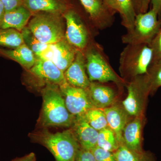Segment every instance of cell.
<instances>
[{
  "instance_id": "cell-6",
  "label": "cell",
  "mask_w": 161,
  "mask_h": 161,
  "mask_svg": "<svg viewBox=\"0 0 161 161\" xmlns=\"http://www.w3.org/2000/svg\"><path fill=\"white\" fill-rule=\"evenodd\" d=\"M158 15L152 9L136 14L133 27L122 36V42L126 44L150 45L161 28V19H158Z\"/></svg>"
},
{
  "instance_id": "cell-7",
  "label": "cell",
  "mask_w": 161,
  "mask_h": 161,
  "mask_svg": "<svg viewBox=\"0 0 161 161\" xmlns=\"http://www.w3.org/2000/svg\"><path fill=\"white\" fill-rule=\"evenodd\" d=\"M66 21L65 39L78 50L84 52L93 43V38L97 36L98 30H92L89 26L77 12L73 9L66 10L63 14Z\"/></svg>"
},
{
  "instance_id": "cell-3",
  "label": "cell",
  "mask_w": 161,
  "mask_h": 161,
  "mask_svg": "<svg viewBox=\"0 0 161 161\" xmlns=\"http://www.w3.org/2000/svg\"><path fill=\"white\" fill-rule=\"evenodd\" d=\"M121 53L119 70L126 83L137 76L146 75L152 63L153 50L148 44H126Z\"/></svg>"
},
{
  "instance_id": "cell-11",
  "label": "cell",
  "mask_w": 161,
  "mask_h": 161,
  "mask_svg": "<svg viewBox=\"0 0 161 161\" xmlns=\"http://www.w3.org/2000/svg\"><path fill=\"white\" fill-rule=\"evenodd\" d=\"M86 71L84 54L78 50L75 60L64 72V77L68 83L72 86L87 90L91 81Z\"/></svg>"
},
{
  "instance_id": "cell-13",
  "label": "cell",
  "mask_w": 161,
  "mask_h": 161,
  "mask_svg": "<svg viewBox=\"0 0 161 161\" xmlns=\"http://www.w3.org/2000/svg\"><path fill=\"white\" fill-rule=\"evenodd\" d=\"M72 131L80 148L91 150L97 146L98 132L89 124L83 115L75 117Z\"/></svg>"
},
{
  "instance_id": "cell-24",
  "label": "cell",
  "mask_w": 161,
  "mask_h": 161,
  "mask_svg": "<svg viewBox=\"0 0 161 161\" xmlns=\"http://www.w3.org/2000/svg\"><path fill=\"white\" fill-rule=\"evenodd\" d=\"M119 146L115 133L109 128L107 127L98 132L97 147L114 152Z\"/></svg>"
},
{
  "instance_id": "cell-8",
  "label": "cell",
  "mask_w": 161,
  "mask_h": 161,
  "mask_svg": "<svg viewBox=\"0 0 161 161\" xmlns=\"http://www.w3.org/2000/svg\"><path fill=\"white\" fill-rule=\"evenodd\" d=\"M128 95L122 106L130 116L144 115L150 86L147 74L137 76L127 82Z\"/></svg>"
},
{
  "instance_id": "cell-36",
  "label": "cell",
  "mask_w": 161,
  "mask_h": 161,
  "mask_svg": "<svg viewBox=\"0 0 161 161\" xmlns=\"http://www.w3.org/2000/svg\"><path fill=\"white\" fill-rule=\"evenodd\" d=\"M103 1L106 4L107 6H108L110 8H111L112 10L115 11V6L113 0H103Z\"/></svg>"
},
{
  "instance_id": "cell-16",
  "label": "cell",
  "mask_w": 161,
  "mask_h": 161,
  "mask_svg": "<svg viewBox=\"0 0 161 161\" xmlns=\"http://www.w3.org/2000/svg\"><path fill=\"white\" fill-rule=\"evenodd\" d=\"M144 122V115L136 116L129 121L123 132L124 144L128 148L137 152L144 151L142 136Z\"/></svg>"
},
{
  "instance_id": "cell-34",
  "label": "cell",
  "mask_w": 161,
  "mask_h": 161,
  "mask_svg": "<svg viewBox=\"0 0 161 161\" xmlns=\"http://www.w3.org/2000/svg\"><path fill=\"white\" fill-rule=\"evenodd\" d=\"M136 14L142 13L144 0H132Z\"/></svg>"
},
{
  "instance_id": "cell-1",
  "label": "cell",
  "mask_w": 161,
  "mask_h": 161,
  "mask_svg": "<svg viewBox=\"0 0 161 161\" xmlns=\"http://www.w3.org/2000/svg\"><path fill=\"white\" fill-rule=\"evenodd\" d=\"M43 103L39 119L41 127L71 126L75 117L67 109L63 95L56 85L48 84L42 92Z\"/></svg>"
},
{
  "instance_id": "cell-28",
  "label": "cell",
  "mask_w": 161,
  "mask_h": 161,
  "mask_svg": "<svg viewBox=\"0 0 161 161\" xmlns=\"http://www.w3.org/2000/svg\"><path fill=\"white\" fill-rule=\"evenodd\" d=\"M149 45L153 50L152 63L161 62V28Z\"/></svg>"
},
{
  "instance_id": "cell-35",
  "label": "cell",
  "mask_w": 161,
  "mask_h": 161,
  "mask_svg": "<svg viewBox=\"0 0 161 161\" xmlns=\"http://www.w3.org/2000/svg\"><path fill=\"white\" fill-rule=\"evenodd\" d=\"M5 12H5L4 5H3V3L0 0V24L2 23Z\"/></svg>"
},
{
  "instance_id": "cell-25",
  "label": "cell",
  "mask_w": 161,
  "mask_h": 161,
  "mask_svg": "<svg viewBox=\"0 0 161 161\" xmlns=\"http://www.w3.org/2000/svg\"><path fill=\"white\" fill-rule=\"evenodd\" d=\"M23 43L21 32L12 28L0 30V46L15 48Z\"/></svg>"
},
{
  "instance_id": "cell-12",
  "label": "cell",
  "mask_w": 161,
  "mask_h": 161,
  "mask_svg": "<svg viewBox=\"0 0 161 161\" xmlns=\"http://www.w3.org/2000/svg\"><path fill=\"white\" fill-rule=\"evenodd\" d=\"M30 71L38 78L59 86L67 82L64 73L51 60L36 58L34 65Z\"/></svg>"
},
{
  "instance_id": "cell-9",
  "label": "cell",
  "mask_w": 161,
  "mask_h": 161,
  "mask_svg": "<svg viewBox=\"0 0 161 161\" xmlns=\"http://www.w3.org/2000/svg\"><path fill=\"white\" fill-rule=\"evenodd\" d=\"M67 109L75 117L81 116L94 108L87 90L72 86L68 82L59 86Z\"/></svg>"
},
{
  "instance_id": "cell-4",
  "label": "cell",
  "mask_w": 161,
  "mask_h": 161,
  "mask_svg": "<svg viewBox=\"0 0 161 161\" xmlns=\"http://www.w3.org/2000/svg\"><path fill=\"white\" fill-rule=\"evenodd\" d=\"M83 52L87 73L91 82H112L119 86L126 84L112 69L100 44L93 42Z\"/></svg>"
},
{
  "instance_id": "cell-2",
  "label": "cell",
  "mask_w": 161,
  "mask_h": 161,
  "mask_svg": "<svg viewBox=\"0 0 161 161\" xmlns=\"http://www.w3.org/2000/svg\"><path fill=\"white\" fill-rule=\"evenodd\" d=\"M34 142L42 145L54 157L55 161H75L80 147L71 130L53 133L46 129L30 133Z\"/></svg>"
},
{
  "instance_id": "cell-17",
  "label": "cell",
  "mask_w": 161,
  "mask_h": 161,
  "mask_svg": "<svg viewBox=\"0 0 161 161\" xmlns=\"http://www.w3.org/2000/svg\"><path fill=\"white\" fill-rule=\"evenodd\" d=\"M77 51L66 39H64L53 44L52 61L64 73L75 60Z\"/></svg>"
},
{
  "instance_id": "cell-32",
  "label": "cell",
  "mask_w": 161,
  "mask_h": 161,
  "mask_svg": "<svg viewBox=\"0 0 161 161\" xmlns=\"http://www.w3.org/2000/svg\"><path fill=\"white\" fill-rule=\"evenodd\" d=\"M152 9L157 13L158 15L161 14V0H150Z\"/></svg>"
},
{
  "instance_id": "cell-29",
  "label": "cell",
  "mask_w": 161,
  "mask_h": 161,
  "mask_svg": "<svg viewBox=\"0 0 161 161\" xmlns=\"http://www.w3.org/2000/svg\"><path fill=\"white\" fill-rule=\"evenodd\" d=\"M96 161H116L114 153L96 146L91 150Z\"/></svg>"
},
{
  "instance_id": "cell-10",
  "label": "cell",
  "mask_w": 161,
  "mask_h": 161,
  "mask_svg": "<svg viewBox=\"0 0 161 161\" xmlns=\"http://www.w3.org/2000/svg\"><path fill=\"white\" fill-rule=\"evenodd\" d=\"M90 19L98 30H103L113 25L111 11H114L102 0H80Z\"/></svg>"
},
{
  "instance_id": "cell-18",
  "label": "cell",
  "mask_w": 161,
  "mask_h": 161,
  "mask_svg": "<svg viewBox=\"0 0 161 161\" xmlns=\"http://www.w3.org/2000/svg\"><path fill=\"white\" fill-rule=\"evenodd\" d=\"M32 13L23 5L16 9L6 12L4 14L1 27L3 29L12 28L21 32L26 27Z\"/></svg>"
},
{
  "instance_id": "cell-37",
  "label": "cell",
  "mask_w": 161,
  "mask_h": 161,
  "mask_svg": "<svg viewBox=\"0 0 161 161\" xmlns=\"http://www.w3.org/2000/svg\"><path fill=\"white\" fill-rule=\"evenodd\" d=\"M150 0H144L142 8V13L147 12L148 6H149V4L150 3Z\"/></svg>"
},
{
  "instance_id": "cell-30",
  "label": "cell",
  "mask_w": 161,
  "mask_h": 161,
  "mask_svg": "<svg viewBox=\"0 0 161 161\" xmlns=\"http://www.w3.org/2000/svg\"><path fill=\"white\" fill-rule=\"evenodd\" d=\"M75 161H96L91 150L80 148Z\"/></svg>"
},
{
  "instance_id": "cell-15",
  "label": "cell",
  "mask_w": 161,
  "mask_h": 161,
  "mask_svg": "<svg viewBox=\"0 0 161 161\" xmlns=\"http://www.w3.org/2000/svg\"><path fill=\"white\" fill-rule=\"evenodd\" d=\"M103 83L97 81L91 82L87 90L94 108L102 109L114 104L116 98L114 90Z\"/></svg>"
},
{
  "instance_id": "cell-21",
  "label": "cell",
  "mask_w": 161,
  "mask_h": 161,
  "mask_svg": "<svg viewBox=\"0 0 161 161\" xmlns=\"http://www.w3.org/2000/svg\"><path fill=\"white\" fill-rule=\"evenodd\" d=\"M113 153L116 161H156L152 153L134 151L127 147L124 143L120 144L117 150Z\"/></svg>"
},
{
  "instance_id": "cell-5",
  "label": "cell",
  "mask_w": 161,
  "mask_h": 161,
  "mask_svg": "<svg viewBox=\"0 0 161 161\" xmlns=\"http://www.w3.org/2000/svg\"><path fill=\"white\" fill-rule=\"evenodd\" d=\"M61 14L39 12L28 23V28L42 43L54 44L65 39V32Z\"/></svg>"
},
{
  "instance_id": "cell-26",
  "label": "cell",
  "mask_w": 161,
  "mask_h": 161,
  "mask_svg": "<svg viewBox=\"0 0 161 161\" xmlns=\"http://www.w3.org/2000/svg\"><path fill=\"white\" fill-rule=\"evenodd\" d=\"M83 116L90 125L98 132L108 127L105 115L102 109H90Z\"/></svg>"
},
{
  "instance_id": "cell-23",
  "label": "cell",
  "mask_w": 161,
  "mask_h": 161,
  "mask_svg": "<svg viewBox=\"0 0 161 161\" xmlns=\"http://www.w3.org/2000/svg\"><path fill=\"white\" fill-rule=\"evenodd\" d=\"M23 42L31 50L36 58H39L49 46V44L42 43L35 36L28 26L24 27L21 32Z\"/></svg>"
},
{
  "instance_id": "cell-31",
  "label": "cell",
  "mask_w": 161,
  "mask_h": 161,
  "mask_svg": "<svg viewBox=\"0 0 161 161\" xmlns=\"http://www.w3.org/2000/svg\"><path fill=\"white\" fill-rule=\"evenodd\" d=\"M5 9V12H8L16 9L22 6L24 0H1Z\"/></svg>"
},
{
  "instance_id": "cell-33",
  "label": "cell",
  "mask_w": 161,
  "mask_h": 161,
  "mask_svg": "<svg viewBox=\"0 0 161 161\" xmlns=\"http://www.w3.org/2000/svg\"><path fill=\"white\" fill-rule=\"evenodd\" d=\"M36 156L34 153H31L23 157L17 158L13 161H36Z\"/></svg>"
},
{
  "instance_id": "cell-19",
  "label": "cell",
  "mask_w": 161,
  "mask_h": 161,
  "mask_svg": "<svg viewBox=\"0 0 161 161\" xmlns=\"http://www.w3.org/2000/svg\"><path fill=\"white\" fill-rule=\"evenodd\" d=\"M23 5L32 12H47L63 14L66 5L59 0H24Z\"/></svg>"
},
{
  "instance_id": "cell-20",
  "label": "cell",
  "mask_w": 161,
  "mask_h": 161,
  "mask_svg": "<svg viewBox=\"0 0 161 161\" xmlns=\"http://www.w3.org/2000/svg\"><path fill=\"white\" fill-rule=\"evenodd\" d=\"M1 51L3 54L16 61L27 69H30L36 62L34 54L24 43L14 49L2 50Z\"/></svg>"
},
{
  "instance_id": "cell-22",
  "label": "cell",
  "mask_w": 161,
  "mask_h": 161,
  "mask_svg": "<svg viewBox=\"0 0 161 161\" xmlns=\"http://www.w3.org/2000/svg\"><path fill=\"white\" fill-rule=\"evenodd\" d=\"M115 11L120 14L121 17V25L129 31L134 25L136 17L134 5L132 0H113Z\"/></svg>"
},
{
  "instance_id": "cell-14",
  "label": "cell",
  "mask_w": 161,
  "mask_h": 161,
  "mask_svg": "<svg viewBox=\"0 0 161 161\" xmlns=\"http://www.w3.org/2000/svg\"><path fill=\"white\" fill-rule=\"evenodd\" d=\"M108 123V127L115 133L119 145L123 143V132L127 124L130 121V115L124 107L114 104L103 109Z\"/></svg>"
},
{
  "instance_id": "cell-27",
  "label": "cell",
  "mask_w": 161,
  "mask_h": 161,
  "mask_svg": "<svg viewBox=\"0 0 161 161\" xmlns=\"http://www.w3.org/2000/svg\"><path fill=\"white\" fill-rule=\"evenodd\" d=\"M150 86V94L161 87V62L152 63L147 74Z\"/></svg>"
}]
</instances>
